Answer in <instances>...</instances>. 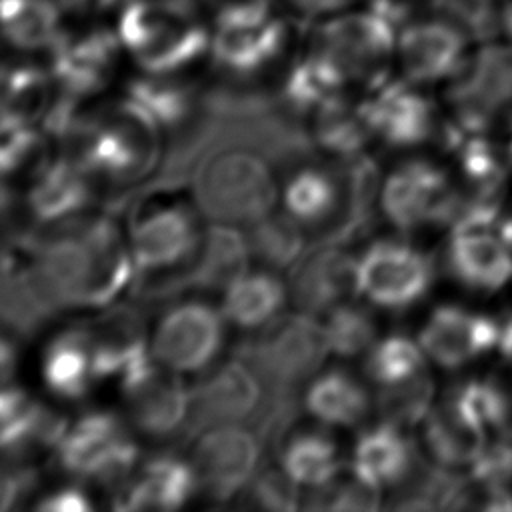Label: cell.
Masks as SVG:
<instances>
[{
    "instance_id": "1",
    "label": "cell",
    "mask_w": 512,
    "mask_h": 512,
    "mask_svg": "<svg viewBox=\"0 0 512 512\" xmlns=\"http://www.w3.org/2000/svg\"><path fill=\"white\" fill-rule=\"evenodd\" d=\"M60 144L92 178L120 188L154 176L164 158L160 124L128 96L80 114Z\"/></svg>"
},
{
    "instance_id": "2",
    "label": "cell",
    "mask_w": 512,
    "mask_h": 512,
    "mask_svg": "<svg viewBox=\"0 0 512 512\" xmlns=\"http://www.w3.org/2000/svg\"><path fill=\"white\" fill-rule=\"evenodd\" d=\"M206 16L202 0H126L116 32L142 72L178 74L210 52Z\"/></svg>"
},
{
    "instance_id": "3",
    "label": "cell",
    "mask_w": 512,
    "mask_h": 512,
    "mask_svg": "<svg viewBox=\"0 0 512 512\" xmlns=\"http://www.w3.org/2000/svg\"><path fill=\"white\" fill-rule=\"evenodd\" d=\"M200 238L202 228L194 208L182 202L136 206L128 228L136 264L134 296L144 304L184 292V272Z\"/></svg>"
},
{
    "instance_id": "4",
    "label": "cell",
    "mask_w": 512,
    "mask_h": 512,
    "mask_svg": "<svg viewBox=\"0 0 512 512\" xmlns=\"http://www.w3.org/2000/svg\"><path fill=\"white\" fill-rule=\"evenodd\" d=\"M298 406L278 400L260 374L240 356H232L190 390V412L184 442L220 424H248L274 444L296 416Z\"/></svg>"
},
{
    "instance_id": "5",
    "label": "cell",
    "mask_w": 512,
    "mask_h": 512,
    "mask_svg": "<svg viewBox=\"0 0 512 512\" xmlns=\"http://www.w3.org/2000/svg\"><path fill=\"white\" fill-rule=\"evenodd\" d=\"M272 164L248 146L212 150L190 176L198 210L212 222L246 226L270 214L278 198Z\"/></svg>"
},
{
    "instance_id": "6",
    "label": "cell",
    "mask_w": 512,
    "mask_h": 512,
    "mask_svg": "<svg viewBox=\"0 0 512 512\" xmlns=\"http://www.w3.org/2000/svg\"><path fill=\"white\" fill-rule=\"evenodd\" d=\"M398 28L366 6L364 10H344L324 16L310 34L312 56L334 70L346 86L374 90L388 80L396 60Z\"/></svg>"
},
{
    "instance_id": "7",
    "label": "cell",
    "mask_w": 512,
    "mask_h": 512,
    "mask_svg": "<svg viewBox=\"0 0 512 512\" xmlns=\"http://www.w3.org/2000/svg\"><path fill=\"white\" fill-rule=\"evenodd\" d=\"M326 354L330 348L324 324L304 310L276 316L236 350L278 400L294 406L298 388L322 366Z\"/></svg>"
},
{
    "instance_id": "8",
    "label": "cell",
    "mask_w": 512,
    "mask_h": 512,
    "mask_svg": "<svg viewBox=\"0 0 512 512\" xmlns=\"http://www.w3.org/2000/svg\"><path fill=\"white\" fill-rule=\"evenodd\" d=\"M448 82L446 96L460 132L478 134L492 124L512 130V42L478 44Z\"/></svg>"
},
{
    "instance_id": "9",
    "label": "cell",
    "mask_w": 512,
    "mask_h": 512,
    "mask_svg": "<svg viewBox=\"0 0 512 512\" xmlns=\"http://www.w3.org/2000/svg\"><path fill=\"white\" fill-rule=\"evenodd\" d=\"M192 442L198 490L216 504H224L248 488L270 446L262 432L248 424L212 426Z\"/></svg>"
},
{
    "instance_id": "10",
    "label": "cell",
    "mask_w": 512,
    "mask_h": 512,
    "mask_svg": "<svg viewBox=\"0 0 512 512\" xmlns=\"http://www.w3.org/2000/svg\"><path fill=\"white\" fill-rule=\"evenodd\" d=\"M380 206L392 226L408 232L454 222L462 194L450 184L442 168L428 160H408L384 180Z\"/></svg>"
},
{
    "instance_id": "11",
    "label": "cell",
    "mask_w": 512,
    "mask_h": 512,
    "mask_svg": "<svg viewBox=\"0 0 512 512\" xmlns=\"http://www.w3.org/2000/svg\"><path fill=\"white\" fill-rule=\"evenodd\" d=\"M486 428L480 384L464 382L432 404L424 418V444L444 468L472 466L488 446Z\"/></svg>"
},
{
    "instance_id": "12",
    "label": "cell",
    "mask_w": 512,
    "mask_h": 512,
    "mask_svg": "<svg viewBox=\"0 0 512 512\" xmlns=\"http://www.w3.org/2000/svg\"><path fill=\"white\" fill-rule=\"evenodd\" d=\"M120 388L130 424L144 436L166 440L184 434L190 392L176 370L154 356L120 378Z\"/></svg>"
},
{
    "instance_id": "13",
    "label": "cell",
    "mask_w": 512,
    "mask_h": 512,
    "mask_svg": "<svg viewBox=\"0 0 512 512\" xmlns=\"http://www.w3.org/2000/svg\"><path fill=\"white\" fill-rule=\"evenodd\" d=\"M224 320V314L208 302H176L156 324L152 356L176 372H202L220 354Z\"/></svg>"
},
{
    "instance_id": "14",
    "label": "cell",
    "mask_w": 512,
    "mask_h": 512,
    "mask_svg": "<svg viewBox=\"0 0 512 512\" xmlns=\"http://www.w3.org/2000/svg\"><path fill=\"white\" fill-rule=\"evenodd\" d=\"M472 40L450 18L436 10L414 14L398 28L396 62L412 84L448 80L470 54Z\"/></svg>"
},
{
    "instance_id": "15",
    "label": "cell",
    "mask_w": 512,
    "mask_h": 512,
    "mask_svg": "<svg viewBox=\"0 0 512 512\" xmlns=\"http://www.w3.org/2000/svg\"><path fill=\"white\" fill-rule=\"evenodd\" d=\"M432 278V260L400 240H378L360 258V294L388 310H404L418 302Z\"/></svg>"
},
{
    "instance_id": "16",
    "label": "cell",
    "mask_w": 512,
    "mask_h": 512,
    "mask_svg": "<svg viewBox=\"0 0 512 512\" xmlns=\"http://www.w3.org/2000/svg\"><path fill=\"white\" fill-rule=\"evenodd\" d=\"M122 42L116 30L88 24L76 30H64L48 52V70L56 84L80 100L100 92L114 76Z\"/></svg>"
},
{
    "instance_id": "17",
    "label": "cell",
    "mask_w": 512,
    "mask_h": 512,
    "mask_svg": "<svg viewBox=\"0 0 512 512\" xmlns=\"http://www.w3.org/2000/svg\"><path fill=\"white\" fill-rule=\"evenodd\" d=\"M134 442L120 418L106 410H92L72 422L54 450L58 466L72 476L98 482L128 464Z\"/></svg>"
},
{
    "instance_id": "18",
    "label": "cell",
    "mask_w": 512,
    "mask_h": 512,
    "mask_svg": "<svg viewBox=\"0 0 512 512\" xmlns=\"http://www.w3.org/2000/svg\"><path fill=\"white\" fill-rule=\"evenodd\" d=\"M290 36L292 22L274 12L254 22L212 26L208 54L224 76L250 80L284 56Z\"/></svg>"
},
{
    "instance_id": "19",
    "label": "cell",
    "mask_w": 512,
    "mask_h": 512,
    "mask_svg": "<svg viewBox=\"0 0 512 512\" xmlns=\"http://www.w3.org/2000/svg\"><path fill=\"white\" fill-rule=\"evenodd\" d=\"M360 110L372 134L388 146H418L436 130V110L430 98L416 90V84L386 80L360 102Z\"/></svg>"
},
{
    "instance_id": "20",
    "label": "cell",
    "mask_w": 512,
    "mask_h": 512,
    "mask_svg": "<svg viewBox=\"0 0 512 512\" xmlns=\"http://www.w3.org/2000/svg\"><path fill=\"white\" fill-rule=\"evenodd\" d=\"M360 294V258L344 244L314 246L290 276V296L298 310L320 314Z\"/></svg>"
},
{
    "instance_id": "21",
    "label": "cell",
    "mask_w": 512,
    "mask_h": 512,
    "mask_svg": "<svg viewBox=\"0 0 512 512\" xmlns=\"http://www.w3.org/2000/svg\"><path fill=\"white\" fill-rule=\"evenodd\" d=\"M500 328L490 316L448 304L430 314L418 342L438 366L460 368L496 348Z\"/></svg>"
},
{
    "instance_id": "22",
    "label": "cell",
    "mask_w": 512,
    "mask_h": 512,
    "mask_svg": "<svg viewBox=\"0 0 512 512\" xmlns=\"http://www.w3.org/2000/svg\"><path fill=\"white\" fill-rule=\"evenodd\" d=\"M84 326L92 348L94 380L122 378L152 358L146 344V316L140 304H110Z\"/></svg>"
},
{
    "instance_id": "23",
    "label": "cell",
    "mask_w": 512,
    "mask_h": 512,
    "mask_svg": "<svg viewBox=\"0 0 512 512\" xmlns=\"http://www.w3.org/2000/svg\"><path fill=\"white\" fill-rule=\"evenodd\" d=\"M446 264L466 288L496 292L512 280V246L498 232V222L454 228Z\"/></svg>"
},
{
    "instance_id": "24",
    "label": "cell",
    "mask_w": 512,
    "mask_h": 512,
    "mask_svg": "<svg viewBox=\"0 0 512 512\" xmlns=\"http://www.w3.org/2000/svg\"><path fill=\"white\" fill-rule=\"evenodd\" d=\"M198 490L192 462L158 454L148 458L128 482L112 494L116 510H176Z\"/></svg>"
},
{
    "instance_id": "25",
    "label": "cell",
    "mask_w": 512,
    "mask_h": 512,
    "mask_svg": "<svg viewBox=\"0 0 512 512\" xmlns=\"http://www.w3.org/2000/svg\"><path fill=\"white\" fill-rule=\"evenodd\" d=\"M92 198V176L70 156L60 154L32 178L24 208L34 224H52L78 216Z\"/></svg>"
},
{
    "instance_id": "26",
    "label": "cell",
    "mask_w": 512,
    "mask_h": 512,
    "mask_svg": "<svg viewBox=\"0 0 512 512\" xmlns=\"http://www.w3.org/2000/svg\"><path fill=\"white\" fill-rule=\"evenodd\" d=\"M248 238L234 224L212 222L202 230L200 244L184 272V290H226L248 272Z\"/></svg>"
},
{
    "instance_id": "27",
    "label": "cell",
    "mask_w": 512,
    "mask_h": 512,
    "mask_svg": "<svg viewBox=\"0 0 512 512\" xmlns=\"http://www.w3.org/2000/svg\"><path fill=\"white\" fill-rule=\"evenodd\" d=\"M62 308L34 264L20 266L6 250L2 274V320L12 338H30Z\"/></svg>"
},
{
    "instance_id": "28",
    "label": "cell",
    "mask_w": 512,
    "mask_h": 512,
    "mask_svg": "<svg viewBox=\"0 0 512 512\" xmlns=\"http://www.w3.org/2000/svg\"><path fill=\"white\" fill-rule=\"evenodd\" d=\"M418 456L420 452L414 442L402 434L400 426L380 420L358 436L350 468L362 480L392 490L410 474Z\"/></svg>"
},
{
    "instance_id": "29",
    "label": "cell",
    "mask_w": 512,
    "mask_h": 512,
    "mask_svg": "<svg viewBox=\"0 0 512 512\" xmlns=\"http://www.w3.org/2000/svg\"><path fill=\"white\" fill-rule=\"evenodd\" d=\"M42 378L52 394L64 400L82 398L94 382L92 348L84 324L54 336L42 358Z\"/></svg>"
},
{
    "instance_id": "30",
    "label": "cell",
    "mask_w": 512,
    "mask_h": 512,
    "mask_svg": "<svg viewBox=\"0 0 512 512\" xmlns=\"http://www.w3.org/2000/svg\"><path fill=\"white\" fill-rule=\"evenodd\" d=\"M126 96L136 100L158 124L172 134L186 126L198 110L202 90L176 74H150L134 78L126 86Z\"/></svg>"
},
{
    "instance_id": "31",
    "label": "cell",
    "mask_w": 512,
    "mask_h": 512,
    "mask_svg": "<svg viewBox=\"0 0 512 512\" xmlns=\"http://www.w3.org/2000/svg\"><path fill=\"white\" fill-rule=\"evenodd\" d=\"M306 410L328 426L352 428L366 420L370 398L366 388L344 368L316 376L304 394Z\"/></svg>"
},
{
    "instance_id": "32",
    "label": "cell",
    "mask_w": 512,
    "mask_h": 512,
    "mask_svg": "<svg viewBox=\"0 0 512 512\" xmlns=\"http://www.w3.org/2000/svg\"><path fill=\"white\" fill-rule=\"evenodd\" d=\"M286 302L284 282L266 270L244 272L224 290L222 314L242 328L254 330L272 322Z\"/></svg>"
},
{
    "instance_id": "33",
    "label": "cell",
    "mask_w": 512,
    "mask_h": 512,
    "mask_svg": "<svg viewBox=\"0 0 512 512\" xmlns=\"http://www.w3.org/2000/svg\"><path fill=\"white\" fill-rule=\"evenodd\" d=\"M56 88L48 68L32 62L6 64L2 72V122L28 126L42 122Z\"/></svg>"
},
{
    "instance_id": "34",
    "label": "cell",
    "mask_w": 512,
    "mask_h": 512,
    "mask_svg": "<svg viewBox=\"0 0 512 512\" xmlns=\"http://www.w3.org/2000/svg\"><path fill=\"white\" fill-rule=\"evenodd\" d=\"M56 0H2L6 42L20 52H50L64 32Z\"/></svg>"
},
{
    "instance_id": "35",
    "label": "cell",
    "mask_w": 512,
    "mask_h": 512,
    "mask_svg": "<svg viewBox=\"0 0 512 512\" xmlns=\"http://www.w3.org/2000/svg\"><path fill=\"white\" fill-rule=\"evenodd\" d=\"M250 254L272 270L294 268L312 248L310 232L290 214L270 212L248 226Z\"/></svg>"
},
{
    "instance_id": "36",
    "label": "cell",
    "mask_w": 512,
    "mask_h": 512,
    "mask_svg": "<svg viewBox=\"0 0 512 512\" xmlns=\"http://www.w3.org/2000/svg\"><path fill=\"white\" fill-rule=\"evenodd\" d=\"M372 136L360 102L352 104L344 94L328 100L314 112L312 140L336 158L360 156Z\"/></svg>"
},
{
    "instance_id": "37",
    "label": "cell",
    "mask_w": 512,
    "mask_h": 512,
    "mask_svg": "<svg viewBox=\"0 0 512 512\" xmlns=\"http://www.w3.org/2000/svg\"><path fill=\"white\" fill-rule=\"evenodd\" d=\"M280 466L292 480L308 488L326 484L342 470L334 440L320 430L290 436L280 452Z\"/></svg>"
},
{
    "instance_id": "38",
    "label": "cell",
    "mask_w": 512,
    "mask_h": 512,
    "mask_svg": "<svg viewBox=\"0 0 512 512\" xmlns=\"http://www.w3.org/2000/svg\"><path fill=\"white\" fill-rule=\"evenodd\" d=\"M434 380L424 368L422 372L382 386L376 394V412L382 422L394 426H414L426 418L434 404Z\"/></svg>"
},
{
    "instance_id": "39",
    "label": "cell",
    "mask_w": 512,
    "mask_h": 512,
    "mask_svg": "<svg viewBox=\"0 0 512 512\" xmlns=\"http://www.w3.org/2000/svg\"><path fill=\"white\" fill-rule=\"evenodd\" d=\"M324 330L330 352L340 358L360 356L376 344L374 316L368 312V308L348 300L328 310Z\"/></svg>"
},
{
    "instance_id": "40",
    "label": "cell",
    "mask_w": 512,
    "mask_h": 512,
    "mask_svg": "<svg viewBox=\"0 0 512 512\" xmlns=\"http://www.w3.org/2000/svg\"><path fill=\"white\" fill-rule=\"evenodd\" d=\"M424 348L404 334L376 342L366 356V374L380 386L402 382L426 368Z\"/></svg>"
},
{
    "instance_id": "41",
    "label": "cell",
    "mask_w": 512,
    "mask_h": 512,
    "mask_svg": "<svg viewBox=\"0 0 512 512\" xmlns=\"http://www.w3.org/2000/svg\"><path fill=\"white\" fill-rule=\"evenodd\" d=\"M304 506L310 510L372 512L382 506V500H380V488L362 480L350 468L348 474L340 470L326 484L310 488Z\"/></svg>"
},
{
    "instance_id": "42",
    "label": "cell",
    "mask_w": 512,
    "mask_h": 512,
    "mask_svg": "<svg viewBox=\"0 0 512 512\" xmlns=\"http://www.w3.org/2000/svg\"><path fill=\"white\" fill-rule=\"evenodd\" d=\"M2 450L4 458L28 460V444L38 424L42 404L14 384H4L2 400Z\"/></svg>"
},
{
    "instance_id": "43",
    "label": "cell",
    "mask_w": 512,
    "mask_h": 512,
    "mask_svg": "<svg viewBox=\"0 0 512 512\" xmlns=\"http://www.w3.org/2000/svg\"><path fill=\"white\" fill-rule=\"evenodd\" d=\"M246 498L250 500V506L276 512H292L302 508L298 482L292 480L282 466L260 468L246 488Z\"/></svg>"
},
{
    "instance_id": "44",
    "label": "cell",
    "mask_w": 512,
    "mask_h": 512,
    "mask_svg": "<svg viewBox=\"0 0 512 512\" xmlns=\"http://www.w3.org/2000/svg\"><path fill=\"white\" fill-rule=\"evenodd\" d=\"M36 482H38V474L34 466L28 464V460L6 458L4 470H2V488H0L2 512H8L20 506V502L32 494Z\"/></svg>"
},
{
    "instance_id": "45",
    "label": "cell",
    "mask_w": 512,
    "mask_h": 512,
    "mask_svg": "<svg viewBox=\"0 0 512 512\" xmlns=\"http://www.w3.org/2000/svg\"><path fill=\"white\" fill-rule=\"evenodd\" d=\"M92 502L84 490L78 486H62L46 496H42L36 504L40 512H88L92 510Z\"/></svg>"
},
{
    "instance_id": "46",
    "label": "cell",
    "mask_w": 512,
    "mask_h": 512,
    "mask_svg": "<svg viewBox=\"0 0 512 512\" xmlns=\"http://www.w3.org/2000/svg\"><path fill=\"white\" fill-rule=\"evenodd\" d=\"M56 2L64 14L80 20H92L112 12L114 8H120L126 0H56Z\"/></svg>"
},
{
    "instance_id": "47",
    "label": "cell",
    "mask_w": 512,
    "mask_h": 512,
    "mask_svg": "<svg viewBox=\"0 0 512 512\" xmlns=\"http://www.w3.org/2000/svg\"><path fill=\"white\" fill-rule=\"evenodd\" d=\"M288 6L300 16H332L344 10H350L362 0H286Z\"/></svg>"
},
{
    "instance_id": "48",
    "label": "cell",
    "mask_w": 512,
    "mask_h": 512,
    "mask_svg": "<svg viewBox=\"0 0 512 512\" xmlns=\"http://www.w3.org/2000/svg\"><path fill=\"white\" fill-rule=\"evenodd\" d=\"M500 352L512 362V316L508 318L506 324L500 328V342H498Z\"/></svg>"
},
{
    "instance_id": "49",
    "label": "cell",
    "mask_w": 512,
    "mask_h": 512,
    "mask_svg": "<svg viewBox=\"0 0 512 512\" xmlns=\"http://www.w3.org/2000/svg\"><path fill=\"white\" fill-rule=\"evenodd\" d=\"M502 38L512 42V0H506L502 16Z\"/></svg>"
},
{
    "instance_id": "50",
    "label": "cell",
    "mask_w": 512,
    "mask_h": 512,
    "mask_svg": "<svg viewBox=\"0 0 512 512\" xmlns=\"http://www.w3.org/2000/svg\"><path fill=\"white\" fill-rule=\"evenodd\" d=\"M406 2H412V4H416V2H420V0H406Z\"/></svg>"
},
{
    "instance_id": "51",
    "label": "cell",
    "mask_w": 512,
    "mask_h": 512,
    "mask_svg": "<svg viewBox=\"0 0 512 512\" xmlns=\"http://www.w3.org/2000/svg\"><path fill=\"white\" fill-rule=\"evenodd\" d=\"M510 162H512V146H510Z\"/></svg>"
}]
</instances>
